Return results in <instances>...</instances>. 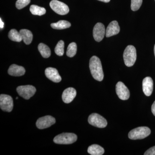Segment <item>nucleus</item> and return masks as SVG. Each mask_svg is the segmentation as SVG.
I'll list each match as a JSON object with an SVG mask.
<instances>
[{
	"label": "nucleus",
	"instance_id": "nucleus-1",
	"mask_svg": "<svg viewBox=\"0 0 155 155\" xmlns=\"http://www.w3.org/2000/svg\"><path fill=\"white\" fill-rule=\"evenodd\" d=\"M89 68L93 77L98 81H102L104 79V74L102 66L99 58L93 56L89 62Z\"/></svg>",
	"mask_w": 155,
	"mask_h": 155
},
{
	"label": "nucleus",
	"instance_id": "nucleus-30",
	"mask_svg": "<svg viewBox=\"0 0 155 155\" xmlns=\"http://www.w3.org/2000/svg\"><path fill=\"white\" fill-rule=\"evenodd\" d=\"M98 1H101V2H104L108 3L110 2V0H98Z\"/></svg>",
	"mask_w": 155,
	"mask_h": 155
},
{
	"label": "nucleus",
	"instance_id": "nucleus-25",
	"mask_svg": "<svg viewBox=\"0 0 155 155\" xmlns=\"http://www.w3.org/2000/svg\"><path fill=\"white\" fill-rule=\"evenodd\" d=\"M143 0H131V10L133 11H137L139 9L142 4Z\"/></svg>",
	"mask_w": 155,
	"mask_h": 155
},
{
	"label": "nucleus",
	"instance_id": "nucleus-12",
	"mask_svg": "<svg viewBox=\"0 0 155 155\" xmlns=\"http://www.w3.org/2000/svg\"><path fill=\"white\" fill-rule=\"evenodd\" d=\"M45 74L46 77L53 82L58 83L62 80L58 70L55 68L52 67L47 68L45 71Z\"/></svg>",
	"mask_w": 155,
	"mask_h": 155
},
{
	"label": "nucleus",
	"instance_id": "nucleus-24",
	"mask_svg": "<svg viewBox=\"0 0 155 155\" xmlns=\"http://www.w3.org/2000/svg\"><path fill=\"white\" fill-rule=\"evenodd\" d=\"M64 42L63 41L61 40L58 42V44L55 48V52L59 56H62L64 53Z\"/></svg>",
	"mask_w": 155,
	"mask_h": 155
},
{
	"label": "nucleus",
	"instance_id": "nucleus-6",
	"mask_svg": "<svg viewBox=\"0 0 155 155\" xmlns=\"http://www.w3.org/2000/svg\"><path fill=\"white\" fill-rule=\"evenodd\" d=\"M51 8L59 15H66L69 12V7L66 4L58 0H52L50 3Z\"/></svg>",
	"mask_w": 155,
	"mask_h": 155
},
{
	"label": "nucleus",
	"instance_id": "nucleus-13",
	"mask_svg": "<svg viewBox=\"0 0 155 155\" xmlns=\"http://www.w3.org/2000/svg\"><path fill=\"white\" fill-rule=\"evenodd\" d=\"M143 91L147 96H150L152 94L153 89V82L150 77L145 78L143 81Z\"/></svg>",
	"mask_w": 155,
	"mask_h": 155
},
{
	"label": "nucleus",
	"instance_id": "nucleus-27",
	"mask_svg": "<svg viewBox=\"0 0 155 155\" xmlns=\"http://www.w3.org/2000/svg\"><path fill=\"white\" fill-rule=\"evenodd\" d=\"M144 155H155V146L147 150L144 154Z\"/></svg>",
	"mask_w": 155,
	"mask_h": 155
},
{
	"label": "nucleus",
	"instance_id": "nucleus-29",
	"mask_svg": "<svg viewBox=\"0 0 155 155\" xmlns=\"http://www.w3.org/2000/svg\"><path fill=\"white\" fill-rule=\"evenodd\" d=\"M4 27V23L2 21V19H0V27L1 28H3Z\"/></svg>",
	"mask_w": 155,
	"mask_h": 155
},
{
	"label": "nucleus",
	"instance_id": "nucleus-23",
	"mask_svg": "<svg viewBox=\"0 0 155 155\" xmlns=\"http://www.w3.org/2000/svg\"><path fill=\"white\" fill-rule=\"evenodd\" d=\"M77 45L75 42L70 43L68 46L67 51V55L69 58H72L77 52Z\"/></svg>",
	"mask_w": 155,
	"mask_h": 155
},
{
	"label": "nucleus",
	"instance_id": "nucleus-32",
	"mask_svg": "<svg viewBox=\"0 0 155 155\" xmlns=\"http://www.w3.org/2000/svg\"><path fill=\"white\" fill-rule=\"evenodd\" d=\"M18 99V97H17V98H16V99L17 100Z\"/></svg>",
	"mask_w": 155,
	"mask_h": 155
},
{
	"label": "nucleus",
	"instance_id": "nucleus-20",
	"mask_svg": "<svg viewBox=\"0 0 155 155\" xmlns=\"http://www.w3.org/2000/svg\"><path fill=\"white\" fill-rule=\"evenodd\" d=\"M39 51L44 58H49L51 54V50L46 45L43 43H40L38 46Z\"/></svg>",
	"mask_w": 155,
	"mask_h": 155
},
{
	"label": "nucleus",
	"instance_id": "nucleus-28",
	"mask_svg": "<svg viewBox=\"0 0 155 155\" xmlns=\"http://www.w3.org/2000/svg\"><path fill=\"white\" fill-rule=\"evenodd\" d=\"M151 110L154 116H155V101L153 103L152 106Z\"/></svg>",
	"mask_w": 155,
	"mask_h": 155
},
{
	"label": "nucleus",
	"instance_id": "nucleus-8",
	"mask_svg": "<svg viewBox=\"0 0 155 155\" xmlns=\"http://www.w3.org/2000/svg\"><path fill=\"white\" fill-rule=\"evenodd\" d=\"M13 100L11 96L1 94L0 96V107L3 111L11 112L13 110Z\"/></svg>",
	"mask_w": 155,
	"mask_h": 155
},
{
	"label": "nucleus",
	"instance_id": "nucleus-17",
	"mask_svg": "<svg viewBox=\"0 0 155 155\" xmlns=\"http://www.w3.org/2000/svg\"><path fill=\"white\" fill-rule=\"evenodd\" d=\"M22 36V40L26 45H29L31 43L33 39V35L30 31L28 29H21L19 31Z\"/></svg>",
	"mask_w": 155,
	"mask_h": 155
},
{
	"label": "nucleus",
	"instance_id": "nucleus-31",
	"mask_svg": "<svg viewBox=\"0 0 155 155\" xmlns=\"http://www.w3.org/2000/svg\"><path fill=\"white\" fill-rule=\"evenodd\" d=\"M154 54H155V45L154 46Z\"/></svg>",
	"mask_w": 155,
	"mask_h": 155
},
{
	"label": "nucleus",
	"instance_id": "nucleus-16",
	"mask_svg": "<svg viewBox=\"0 0 155 155\" xmlns=\"http://www.w3.org/2000/svg\"><path fill=\"white\" fill-rule=\"evenodd\" d=\"M25 72L24 67L13 64L10 66L8 70L9 75L13 76H21L24 75Z\"/></svg>",
	"mask_w": 155,
	"mask_h": 155
},
{
	"label": "nucleus",
	"instance_id": "nucleus-11",
	"mask_svg": "<svg viewBox=\"0 0 155 155\" xmlns=\"http://www.w3.org/2000/svg\"><path fill=\"white\" fill-rule=\"evenodd\" d=\"M93 36L97 42L101 41L105 35L106 30L104 25L101 22L97 23L93 29Z\"/></svg>",
	"mask_w": 155,
	"mask_h": 155
},
{
	"label": "nucleus",
	"instance_id": "nucleus-22",
	"mask_svg": "<svg viewBox=\"0 0 155 155\" xmlns=\"http://www.w3.org/2000/svg\"><path fill=\"white\" fill-rule=\"evenodd\" d=\"M30 11L33 15H38V16L44 15L46 12L45 8H41L35 5H32L30 6Z\"/></svg>",
	"mask_w": 155,
	"mask_h": 155
},
{
	"label": "nucleus",
	"instance_id": "nucleus-19",
	"mask_svg": "<svg viewBox=\"0 0 155 155\" xmlns=\"http://www.w3.org/2000/svg\"><path fill=\"white\" fill-rule=\"evenodd\" d=\"M51 27L54 29H64L69 28L71 24L68 21L66 20H60L56 23H53L51 24Z\"/></svg>",
	"mask_w": 155,
	"mask_h": 155
},
{
	"label": "nucleus",
	"instance_id": "nucleus-3",
	"mask_svg": "<svg viewBox=\"0 0 155 155\" xmlns=\"http://www.w3.org/2000/svg\"><path fill=\"white\" fill-rule=\"evenodd\" d=\"M150 129L148 127H140L130 130L128 133V137L131 140L142 139L150 134Z\"/></svg>",
	"mask_w": 155,
	"mask_h": 155
},
{
	"label": "nucleus",
	"instance_id": "nucleus-9",
	"mask_svg": "<svg viewBox=\"0 0 155 155\" xmlns=\"http://www.w3.org/2000/svg\"><path fill=\"white\" fill-rule=\"evenodd\" d=\"M55 122L54 118L51 116H46L39 118L37 121L36 125L39 129H43L51 127Z\"/></svg>",
	"mask_w": 155,
	"mask_h": 155
},
{
	"label": "nucleus",
	"instance_id": "nucleus-7",
	"mask_svg": "<svg viewBox=\"0 0 155 155\" xmlns=\"http://www.w3.org/2000/svg\"><path fill=\"white\" fill-rule=\"evenodd\" d=\"M17 91L20 96L25 99H29L36 91L35 87L32 85H27L18 87Z\"/></svg>",
	"mask_w": 155,
	"mask_h": 155
},
{
	"label": "nucleus",
	"instance_id": "nucleus-18",
	"mask_svg": "<svg viewBox=\"0 0 155 155\" xmlns=\"http://www.w3.org/2000/svg\"><path fill=\"white\" fill-rule=\"evenodd\" d=\"M87 152L91 155H102L104 153V149L98 145L93 144L89 147Z\"/></svg>",
	"mask_w": 155,
	"mask_h": 155
},
{
	"label": "nucleus",
	"instance_id": "nucleus-14",
	"mask_svg": "<svg viewBox=\"0 0 155 155\" xmlns=\"http://www.w3.org/2000/svg\"><path fill=\"white\" fill-rule=\"evenodd\" d=\"M76 95V90L72 87H69L65 89L62 94V99L66 104H69L74 100Z\"/></svg>",
	"mask_w": 155,
	"mask_h": 155
},
{
	"label": "nucleus",
	"instance_id": "nucleus-4",
	"mask_svg": "<svg viewBox=\"0 0 155 155\" xmlns=\"http://www.w3.org/2000/svg\"><path fill=\"white\" fill-rule=\"evenodd\" d=\"M77 140V135L75 134L64 133L56 136L54 142L57 144H70L74 143Z\"/></svg>",
	"mask_w": 155,
	"mask_h": 155
},
{
	"label": "nucleus",
	"instance_id": "nucleus-10",
	"mask_svg": "<svg viewBox=\"0 0 155 155\" xmlns=\"http://www.w3.org/2000/svg\"><path fill=\"white\" fill-rule=\"evenodd\" d=\"M116 90V94L120 99L125 101L129 99L130 91L123 82L119 81L117 83Z\"/></svg>",
	"mask_w": 155,
	"mask_h": 155
},
{
	"label": "nucleus",
	"instance_id": "nucleus-15",
	"mask_svg": "<svg viewBox=\"0 0 155 155\" xmlns=\"http://www.w3.org/2000/svg\"><path fill=\"white\" fill-rule=\"evenodd\" d=\"M120 31V27H119L118 22L116 21H113L108 25L106 31V36L107 37L114 36V35L118 34Z\"/></svg>",
	"mask_w": 155,
	"mask_h": 155
},
{
	"label": "nucleus",
	"instance_id": "nucleus-2",
	"mask_svg": "<svg viewBox=\"0 0 155 155\" xmlns=\"http://www.w3.org/2000/svg\"><path fill=\"white\" fill-rule=\"evenodd\" d=\"M123 58L125 65L131 67L134 65L137 59L136 50L132 45L127 46L124 51Z\"/></svg>",
	"mask_w": 155,
	"mask_h": 155
},
{
	"label": "nucleus",
	"instance_id": "nucleus-26",
	"mask_svg": "<svg viewBox=\"0 0 155 155\" xmlns=\"http://www.w3.org/2000/svg\"><path fill=\"white\" fill-rule=\"evenodd\" d=\"M30 2V0H17L16 6L17 9L20 10L28 5Z\"/></svg>",
	"mask_w": 155,
	"mask_h": 155
},
{
	"label": "nucleus",
	"instance_id": "nucleus-5",
	"mask_svg": "<svg viewBox=\"0 0 155 155\" xmlns=\"http://www.w3.org/2000/svg\"><path fill=\"white\" fill-rule=\"evenodd\" d=\"M88 122L90 125L99 128H104L107 125V120L103 116L97 114L90 115Z\"/></svg>",
	"mask_w": 155,
	"mask_h": 155
},
{
	"label": "nucleus",
	"instance_id": "nucleus-21",
	"mask_svg": "<svg viewBox=\"0 0 155 155\" xmlns=\"http://www.w3.org/2000/svg\"><path fill=\"white\" fill-rule=\"evenodd\" d=\"M9 38L13 41L16 42H20L22 41V39L20 32H18L15 29H11L8 33Z\"/></svg>",
	"mask_w": 155,
	"mask_h": 155
}]
</instances>
